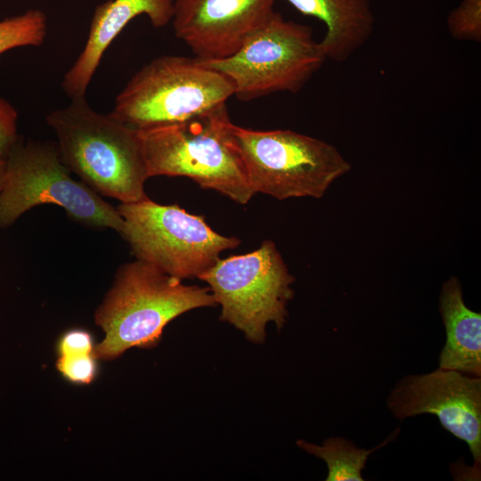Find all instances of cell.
<instances>
[{
    "label": "cell",
    "mask_w": 481,
    "mask_h": 481,
    "mask_svg": "<svg viewBox=\"0 0 481 481\" xmlns=\"http://www.w3.org/2000/svg\"><path fill=\"white\" fill-rule=\"evenodd\" d=\"M56 143L18 140L5 160L0 191V228L11 226L29 209L45 204L61 207L73 220L121 234L124 220L116 208L73 179Z\"/></svg>",
    "instance_id": "277c9868"
},
{
    "label": "cell",
    "mask_w": 481,
    "mask_h": 481,
    "mask_svg": "<svg viewBox=\"0 0 481 481\" xmlns=\"http://www.w3.org/2000/svg\"><path fill=\"white\" fill-rule=\"evenodd\" d=\"M232 95V81L198 58L164 55L132 77L117 95L111 114L142 130L185 121Z\"/></svg>",
    "instance_id": "5b68a950"
},
{
    "label": "cell",
    "mask_w": 481,
    "mask_h": 481,
    "mask_svg": "<svg viewBox=\"0 0 481 481\" xmlns=\"http://www.w3.org/2000/svg\"><path fill=\"white\" fill-rule=\"evenodd\" d=\"M18 113L5 99L0 97V161L7 159L11 150L17 143Z\"/></svg>",
    "instance_id": "d6986e66"
},
{
    "label": "cell",
    "mask_w": 481,
    "mask_h": 481,
    "mask_svg": "<svg viewBox=\"0 0 481 481\" xmlns=\"http://www.w3.org/2000/svg\"><path fill=\"white\" fill-rule=\"evenodd\" d=\"M232 133L254 193L319 199L351 169L335 146L292 130H254L232 123Z\"/></svg>",
    "instance_id": "52a82bcc"
},
{
    "label": "cell",
    "mask_w": 481,
    "mask_h": 481,
    "mask_svg": "<svg viewBox=\"0 0 481 481\" xmlns=\"http://www.w3.org/2000/svg\"><path fill=\"white\" fill-rule=\"evenodd\" d=\"M4 170H5V160L0 161V191L2 188L3 181H4Z\"/></svg>",
    "instance_id": "44dd1931"
},
{
    "label": "cell",
    "mask_w": 481,
    "mask_h": 481,
    "mask_svg": "<svg viewBox=\"0 0 481 481\" xmlns=\"http://www.w3.org/2000/svg\"><path fill=\"white\" fill-rule=\"evenodd\" d=\"M439 309L446 332L439 368L481 377V314L466 306L457 278L443 284Z\"/></svg>",
    "instance_id": "5bb4252c"
},
{
    "label": "cell",
    "mask_w": 481,
    "mask_h": 481,
    "mask_svg": "<svg viewBox=\"0 0 481 481\" xmlns=\"http://www.w3.org/2000/svg\"><path fill=\"white\" fill-rule=\"evenodd\" d=\"M226 102L185 121L137 130L149 177L185 176L244 205L255 194Z\"/></svg>",
    "instance_id": "3957f363"
},
{
    "label": "cell",
    "mask_w": 481,
    "mask_h": 481,
    "mask_svg": "<svg viewBox=\"0 0 481 481\" xmlns=\"http://www.w3.org/2000/svg\"><path fill=\"white\" fill-rule=\"evenodd\" d=\"M173 12V0H109L97 5L84 49L62 81L68 96L85 97L106 49L132 20L146 14L153 27L162 28L172 20Z\"/></svg>",
    "instance_id": "7c38bea8"
},
{
    "label": "cell",
    "mask_w": 481,
    "mask_h": 481,
    "mask_svg": "<svg viewBox=\"0 0 481 481\" xmlns=\"http://www.w3.org/2000/svg\"><path fill=\"white\" fill-rule=\"evenodd\" d=\"M297 11L322 21L320 42L326 58L346 61L371 37L375 17L370 0H286Z\"/></svg>",
    "instance_id": "4fadbf2b"
},
{
    "label": "cell",
    "mask_w": 481,
    "mask_h": 481,
    "mask_svg": "<svg viewBox=\"0 0 481 481\" xmlns=\"http://www.w3.org/2000/svg\"><path fill=\"white\" fill-rule=\"evenodd\" d=\"M121 232L136 259L153 265L180 280L199 278L226 249L240 244L212 230L204 218L177 204L162 205L149 198L120 203Z\"/></svg>",
    "instance_id": "ba28073f"
},
{
    "label": "cell",
    "mask_w": 481,
    "mask_h": 481,
    "mask_svg": "<svg viewBox=\"0 0 481 481\" xmlns=\"http://www.w3.org/2000/svg\"><path fill=\"white\" fill-rule=\"evenodd\" d=\"M199 60L226 76L239 100L251 101L276 92H298L327 58L309 26L273 11L233 54Z\"/></svg>",
    "instance_id": "8992f818"
},
{
    "label": "cell",
    "mask_w": 481,
    "mask_h": 481,
    "mask_svg": "<svg viewBox=\"0 0 481 481\" xmlns=\"http://www.w3.org/2000/svg\"><path fill=\"white\" fill-rule=\"evenodd\" d=\"M275 0H175L173 29L200 60L233 54L273 12Z\"/></svg>",
    "instance_id": "8fae6325"
},
{
    "label": "cell",
    "mask_w": 481,
    "mask_h": 481,
    "mask_svg": "<svg viewBox=\"0 0 481 481\" xmlns=\"http://www.w3.org/2000/svg\"><path fill=\"white\" fill-rule=\"evenodd\" d=\"M387 406L399 420L436 415L442 427L469 445L475 465L481 462V378L440 369L401 379Z\"/></svg>",
    "instance_id": "30bf717a"
},
{
    "label": "cell",
    "mask_w": 481,
    "mask_h": 481,
    "mask_svg": "<svg viewBox=\"0 0 481 481\" xmlns=\"http://www.w3.org/2000/svg\"><path fill=\"white\" fill-rule=\"evenodd\" d=\"M216 305L208 287L185 285L139 259L126 263L95 313V322L105 338L95 346L94 355L110 360L131 347L153 346L172 320L190 310Z\"/></svg>",
    "instance_id": "7a4b0ae2"
},
{
    "label": "cell",
    "mask_w": 481,
    "mask_h": 481,
    "mask_svg": "<svg viewBox=\"0 0 481 481\" xmlns=\"http://www.w3.org/2000/svg\"><path fill=\"white\" fill-rule=\"evenodd\" d=\"M47 34V18L38 9H30L0 20V55L20 46L41 45Z\"/></svg>",
    "instance_id": "2e32d148"
},
{
    "label": "cell",
    "mask_w": 481,
    "mask_h": 481,
    "mask_svg": "<svg viewBox=\"0 0 481 481\" xmlns=\"http://www.w3.org/2000/svg\"><path fill=\"white\" fill-rule=\"evenodd\" d=\"M46 122L62 162L95 192L121 203L148 198L144 183L149 175L137 129L111 112L95 111L85 97L51 111Z\"/></svg>",
    "instance_id": "6da1fadb"
},
{
    "label": "cell",
    "mask_w": 481,
    "mask_h": 481,
    "mask_svg": "<svg viewBox=\"0 0 481 481\" xmlns=\"http://www.w3.org/2000/svg\"><path fill=\"white\" fill-rule=\"evenodd\" d=\"M446 27L455 40L481 42V0H462L449 13Z\"/></svg>",
    "instance_id": "e0dca14e"
},
{
    "label": "cell",
    "mask_w": 481,
    "mask_h": 481,
    "mask_svg": "<svg viewBox=\"0 0 481 481\" xmlns=\"http://www.w3.org/2000/svg\"><path fill=\"white\" fill-rule=\"evenodd\" d=\"M399 428L395 430L380 444L368 450L359 448L353 441L343 437H330L322 445L298 440L297 444L301 449L323 460L328 467L326 481H363L362 471L369 456L377 449L386 445L395 438Z\"/></svg>",
    "instance_id": "9a60e30c"
},
{
    "label": "cell",
    "mask_w": 481,
    "mask_h": 481,
    "mask_svg": "<svg viewBox=\"0 0 481 481\" xmlns=\"http://www.w3.org/2000/svg\"><path fill=\"white\" fill-rule=\"evenodd\" d=\"M56 367L64 379L78 385L90 384L98 371L94 354L59 356Z\"/></svg>",
    "instance_id": "ac0fdd59"
},
{
    "label": "cell",
    "mask_w": 481,
    "mask_h": 481,
    "mask_svg": "<svg viewBox=\"0 0 481 481\" xmlns=\"http://www.w3.org/2000/svg\"><path fill=\"white\" fill-rule=\"evenodd\" d=\"M59 356L94 354L92 334L83 329H71L60 338L57 344Z\"/></svg>",
    "instance_id": "ffe728a7"
},
{
    "label": "cell",
    "mask_w": 481,
    "mask_h": 481,
    "mask_svg": "<svg viewBox=\"0 0 481 481\" xmlns=\"http://www.w3.org/2000/svg\"><path fill=\"white\" fill-rule=\"evenodd\" d=\"M199 279L208 284L221 306V320L241 330L251 342L265 340L268 322L278 330L286 322L295 279L273 241L265 240L247 254L219 258Z\"/></svg>",
    "instance_id": "9c48e42d"
}]
</instances>
